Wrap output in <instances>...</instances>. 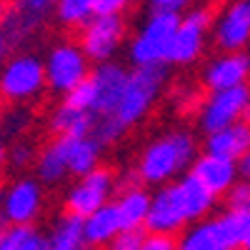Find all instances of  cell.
<instances>
[{"instance_id": "1", "label": "cell", "mask_w": 250, "mask_h": 250, "mask_svg": "<svg viewBox=\"0 0 250 250\" xmlns=\"http://www.w3.org/2000/svg\"><path fill=\"white\" fill-rule=\"evenodd\" d=\"M198 158V143L190 133L175 130L158 140H153L143 150L138 160V175L143 183L150 185H165L175 175L185 173Z\"/></svg>"}, {"instance_id": "2", "label": "cell", "mask_w": 250, "mask_h": 250, "mask_svg": "<svg viewBox=\"0 0 250 250\" xmlns=\"http://www.w3.org/2000/svg\"><path fill=\"white\" fill-rule=\"evenodd\" d=\"M250 223V210L228 208L218 218L195 220L183 238L178 240L180 250H235L243 248V238Z\"/></svg>"}, {"instance_id": "3", "label": "cell", "mask_w": 250, "mask_h": 250, "mask_svg": "<svg viewBox=\"0 0 250 250\" xmlns=\"http://www.w3.org/2000/svg\"><path fill=\"white\" fill-rule=\"evenodd\" d=\"M165 78H168L165 65H135V70L128 75L118 108L110 115H115V120L125 130L133 128L155 105V100L165 85Z\"/></svg>"}, {"instance_id": "4", "label": "cell", "mask_w": 250, "mask_h": 250, "mask_svg": "<svg viewBox=\"0 0 250 250\" xmlns=\"http://www.w3.org/2000/svg\"><path fill=\"white\" fill-rule=\"evenodd\" d=\"M180 23V13L153 10L130 43L133 65H165L170 60L173 38Z\"/></svg>"}, {"instance_id": "5", "label": "cell", "mask_w": 250, "mask_h": 250, "mask_svg": "<svg viewBox=\"0 0 250 250\" xmlns=\"http://www.w3.org/2000/svg\"><path fill=\"white\" fill-rule=\"evenodd\" d=\"M43 85H48L45 60H40L38 55H30V53L15 55L5 60L3 68H0V95L13 103L35 98L43 90Z\"/></svg>"}, {"instance_id": "6", "label": "cell", "mask_w": 250, "mask_h": 250, "mask_svg": "<svg viewBox=\"0 0 250 250\" xmlns=\"http://www.w3.org/2000/svg\"><path fill=\"white\" fill-rule=\"evenodd\" d=\"M90 58L85 55L80 45L73 43H60L55 45L48 58H45V80H48V88L53 93L65 95L68 90H73L78 83H83L90 75L88 68Z\"/></svg>"}, {"instance_id": "7", "label": "cell", "mask_w": 250, "mask_h": 250, "mask_svg": "<svg viewBox=\"0 0 250 250\" xmlns=\"http://www.w3.org/2000/svg\"><path fill=\"white\" fill-rule=\"evenodd\" d=\"M250 108V88L245 85H235V88H223V90H213V95L203 103L200 115H198V125L200 130L215 133L220 128L230 123H238L245 118V110Z\"/></svg>"}, {"instance_id": "8", "label": "cell", "mask_w": 250, "mask_h": 250, "mask_svg": "<svg viewBox=\"0 0 250 250\" xmlns=\"http://www.w3.org/2000/svg\"><path fill=\"white\" fill-rule=\"evenodd\" d=\"M125 38V20L120 15H93L83 25L80 48L95 62L113 60Z\"/></svg>"}, {"instance_id": "9", "label": "cell", "mask_w": 250, "mask_h": 250, "mask_svg": "<svg viewBox=\"0 0 250 250\" xmlns=\"http://www.w3.org/2000/svg\"><path fill=\"white\" fill-rule=\"evenodd\" d=\"M208 30H210V13L208 10L198 8L180 15L168 62H173V65H190V62H195L205 50Z\"/></svg>"}, {"instance_id": "10", "label": "cell", "mask_w": 250, "mask_h": 250, "mask_svg": "<svg viewBox=\"0 0 250 250\" xmlns=\"http://www.w3.org/2000/svg\"><path fill=\"white\" fill-rule=\"evenodd\" d=\"M113 188H115V180H113V173L108 168H98L80 175L78 183L68 190L65 195V210L70 213H78V215H90L93 210L103 208L105 203H110V195H113Z\"/></svg>"}, {"instance_id": "11", "label": "cell", "mask_w": 250, "mask_h": 250, "mask_svg": "<svg viewBox=\"0 0 250 250\" xmlns=\"http://www.w3.org/2000/svg\"><path fill=\"white\" fill-rule=\"evenodd\" d=\"M0 208H3L8 223H35V218L43 210V188H40V180L18 178L15 183H10L3 190Z\"/></svg>"}, {"instance_id": "12", "label": "cell", "mask_w": 250, "mask_h": 250, "mask_svg": "<svg viewBox=\"0 0 250 250\" xmlns=\"http://www.w3.org/2000/svg\"><path fill=\"white\" fill-rule=\"evenodd\" d=\"M213 40L220 50H243L250 43V0H233L213 25Z\"/></svg>"}, {"instance_id": "13", "label": "cell", "mask_w": 250, "mask_h": 250, "mask_svg": "<svg viewBox=\"0 0 250 250\" xmlns=\"http://www.w3.org/2000/svg\"><path fill=\"white\" fill-rule=\"evenodd\" d=\"M128 70H125L120 62H113V60H105V62H98V68L90 73V80H93V113L100 118V115H110L115 113L118 103L123 98V90H125V83H128Z\"/></svg>"}, {"instance_id": "14", "label": "cell", "mask_w": 250, "mask_h": 250, "mask_svg": "<svg viewBox=\"0 0 250 250\" xmlns=\"http://www.w3.org/2000/svg\"><path fill=\"white\" fill-rule=\"evenodd\" d=\"M185 225H188V218H185V210H183V203L178 198L175 183L160 185V190L150 198V210H148V218H145V230L175 235Z\"/></svg>"}, {"instance_id": "15", "label": "cell", "mask_w": 250, "mask_h": 250, "mask_svg": "<svg viewBox=\"0 0 250 250\" xmlns=\"http://www.w3.org/2000/svg\"><path fill=\"white\" fill-rule=\"evenodd\" d=\"M190 173L215 195H225L233 188V183L240 175V165L233 158H225L220 153H210L205 150L203 155H198L190 165Z\"/></svg>"}, {"instance_id": "16", "label": "cell", "mask_w": 250, "mask_h": 250, "mask_svg": "<svg viewBox=\"0 0 250 250\" xmlns=\"http://www.w3.org/2000/svg\"><path fill=\"white\" fill-rule=\"evenodd\" d=\"M250 78V55L243 50H223L220 58L210 60L203 73V83L210 90L245 85Z\"/></svg>"}, {"instance_id": "17", "label": "cell", "mask_w": 250, "mask_h": 250, "mask_svg": "<svg viewBox=\"0 0 250 250\" xmlns=\"http://www.w3.org/2000/svg\"><path fill=\"white\" fill-rule=\"evenodd\" d=\"M205 150L240 160L250 153V120H238L205 135Z\"/></svg>"}, {"instance_id": "18", "label": "cell", "mask_w": 250, "mask_h": 250, "mask_svg": "<svg viewBox=\"0 0 250 250\" xmlns=\"http://www.w3.org/2000/svg\"><path fill=\"white\" fill-rule=\"evenodd\" d=\"M175 190H178V198L183 203V210H185L188 223H195V220L208 218L210 210L215 208V200H218V195L213 190H208V188L193 173L183 175L175 183Z\"/></svg>"}, {"instance_id": "19", "label": "cell", "mask_w": 250, "mask_h": 250, "mask_svg": "<svg viewBox=\"0 0 250 250\" xmlns=\"http://www.w3.org/2000/svg\"><path fill=\"white\" fill-rule=\"evenodd\" d=\"M98 115L93 110L70 105L68 100H62L50 115V130L55 135H70V138H85L93 135Z\"/></svg>"}, {"instance_id": "20", "label": "cell", "mask_w": 250, "mask_h": 250, "mask_svg": "<svg viewBox=\"0 0 250 250\" xmlns=\"http://www.w3.org/2000/svg\"><path fill=\"white\" fill-rule=\"evenodd\" d=\"M58 138H60V143H62V150H65L70 175L80 178V175L95 170L98 165H100V150H103V145H100L93 135H85V138L58 135Z\"/></svg>"}, {"instance_id": "21", "label": "cell", "mask_w": 250, "mask_h": 250, "mask_svg": "<svg viewBox=\"0 0 250 250\" xmlns=\"http://www.w3.org/2000/svg\"><path fill=\"white\" fill-rule=\"evenodd\" d=\"M120 230H123V225H120L115 203H105L90 215H85V248L113 245Z\"/></svg>"}, {"instance_id": "22", "label": "cell", "mask_w": 250, "mask_h": 250, "mask_svg": "<svg viewBox=\"0 0 250 250\" xmlns=\"http://www.w3.org/2000/svg\"><path fill=\"white\" fill-rule=\"evenodd\" d=\"M48 248L53 250H83L85 248V218L78 213H62L48 235Z\"/></svg>"}, {"instance_id": "23", "label": "cell", "mask_w": 250, "mask_h": 250, "mask_svg": "<svg viewBox=\"0 0 250 250\" xmlns=\"http://www.w3.org/2000/svg\"><path fill=\"white\" fill-rule=\"evenodd\" d=\"M150 198L153 195H148L138 185H130L120 193L115 208H118L123 230L125 228H145V218H148V210H150Z\"/></svg>"}, {"instance_id": "24", "label": "cell", "mask_w": 250, "mask_h": 250, "mask_svg": "<svg viewBox=\"0 0 250 250\" xmlns=\"http://www.w3.org/2000/svg\"><path fill=\"white\" fill-rule=\"evenodd\" d=\"M48 235L33 223H8L0 233V250H45Z\"/></svg>"}, {"instance_id": "25", "label": "cell", "mask_w": 250, "mask_h": 250, "mask_svg": "<svg viewBox=\"0 0 250 250\" xmlns=\"http://www.w3.org/2000/svg\"><path fill=\"white\" fill-rule=\"evenodd\" d=\"M35 173H38V180H43V183H48V185H58L62 178L70 173L68 158H65V150H62L60 138H55L50 145H45L43 153L38 155Z\"/></svg>"}, {"instance_id": "26", "label": "cell", "mask_w": 250, "mask_h": 250, "mask_svg": "<svg viewBox=\"0 0 250 250\" xmlns=\"http://www.w3.org/2000/svg\"><path fill=\"white\" fill-rule=\"evenodd\" d=\"M95 15V0H58L55 18L65 28H83Z\"/></svg>"}, {"instance_id": "27", "label": "cell", "mask_w": 250, "mask_h": 250, "mask_svg": "<svg viewBox=\"0 0 250 250\" xmlns=\"http://www.w3.org/2000/svg\"><path fill=\"white\" fill-rule=\"evenodd\" d=\"M40 28V18L30 15V13H23V10H10L5 13L3 18V30L10 40H28L35 30Z\"/></svg>"}, {"instance_id": "28", "label": "cell", "mask_w": 250, "mask_h": 250, "mask_svg": "<svg viewBox=\"0 0 250 250\" xmlns=\"http://www.w3.org/2000/svg\"><path fill=\"white\" fill-rule=\"evenodd\" d=\"M123 133H125V128L115 120V115H100L95 120V128H93V138L103 145V148L115 143L118 138H123Z\"/></svg>"}, {"instance_id": "29", "label": "cell", "mask_w": 250, "mask_h": 250, "mask_svg": "<svg viewBox=\"0 0 250 250\" xmlns=\"http://www.w3.org/2000/svg\"><path fill=\"white\" fill-rule=\"evenodd\" d=\"M93 98H95V93H93V80H90V75L83 80V83H78L73 90L65 93V100L70 103V105L85 108V110H93Z\"/></svg>"}, {"instance_id": "30", "label": "cell", "mask_w": 250, "mask_h": 250, "mask_svg": "<svg viewBox=\"0 0 250 250\" xmlns=\"http://www.w3.org/2000/svg\"><path fill=\"white\" fill-rule=\"evenodd\" d=\"M33 158H35V148L30 143H25V140H18L8 150V163H10L13 170H25L28 165L33 163Z\"/></svg>"}, {"instance_id": "31", "label": "cell", "mask_w": 250, "mask_h": 250, "mask_svg": "<svg viewBox=\"0 0 250 250\" xmlns=\"http://www.w3.org/2000/svg\"><path fill=\"white\" fill-rule=\"evenodd\" d=\"M145 243V228H125L113 240L115 250H143Z\"/></svg>"}, {"instance_id": "32", "label": "cell", "mask_w": 250, "mask_h": 250, "mask_svg": "<svg viewBox=\"0 0 250 250\" xmlns=\"http://www.w3.org/2000/svg\"><path fill=\"white\" fill-rule=\"evenodd\" d=\"M228 208H238V210H250V178L248 180H235L233 188L225 193Z\"/></svg>"}, {"instance_id": "33", "label": "cell", "mask_w": 250, "mask_h": 250, "mask_svg": "<svg viewBox=\"0 0 250 250\" xmlns=\"http://www.w3.org/2000/svg\"><path fill=\"white\" fill-rule=\"evenodd\" d=\"M55 5H58V0H15L18 10L30 13V15L40 18V20H43L48 13H55Z\"/></svg>"}, {"instance_id": "34", "label": "cell", "mask_w": 250, "mask_h": 250, "mask_svg": "<svg viewBox=\"0 0 250 250\" xmlns=\"http://www.w3.org/2000/svg\"><path fill=\"white\" fill-rule=\"evenodd\" d=\"M178 240L170 233H148L143 243V250H175Z\"/></svg>"}, {"instance_id": "35", "label": "cell", "mask_w": 250, "mask_h": 250, "mask_svg": "<svg viewBox=\"0 0 250 250\" xmlns=\"http://www.w3.org/2000/svg\"><path fill=\"white\" fill-rule=\"evenodd\" d=\"M133 0H95V15H123Z\"/></svg>"}, {"instance_id": "36", "label": "cell", "mask_w": 250, "mask_h": 250, "mask_svg": "<svg viewBox=\"0 0 250 250\" xmlns=\"http://www.w3.org/2000/svg\"><path fill=\"white\" fill-rule=\"evenodd\" d=\"M193 0H150L153 10H173V13H180L190 5Z\"/></svg>"}, {"instance_id": "37", "label": "cell", "mask_w": 250, "mask_h": 250, "mask_svg": "<svg viewBox=\"0 0 250 250\" xmlns=\"http://www.w3.org/2000/svg\"><path fill=\"white\" fill-rule=\"evenodd\" d=\"M8 48H10V38L5 35L3 28H0V68H3V62L8 58Z\"/></svg>"}, {"instance_id": "38", "label": "cell", "mask_w": 250, "mask_h": 250, "mask_svg": "<svg viewBox=\"0 0 250 250\" xmlns=\"http://www.w3.org/2000/svg\"><path fill=\"white\" fill-rule=\"evenodd\" d=\"M238 165H240L243 178H250V153H248V155H243V158L238 160Z\"/></svg>"}, {"instance_id": "39", "label": "cell", "mask_w": 250, "mask_h": 250, "mask_svg": "<svg viewBox=\"0 0 250 250\" xmlns=\"http://www.w3.org/2000/svg\"><path fill=\"white\" fill-rule=\"evenodd\" d=\"M5 163H8V148H5V143L0 140V173H3V168H5Z\"/></svg>"}, {"instance_id": "40", "label": "cell", "mask_w": 250, "mask_h": 250, "mask_svg": "<svg viewBox=\"0 0 250 250\" xmlns=\"http://www.w3.org/2000/svg\"><path fill=\"white\" fill-rule=\"evenodd\" d=\"M243 248L250 250V223H248V230H245V238H243Z\"/></svg>"}, {"instance_id": "41", "label": "cell", "mask_w": 250, "mask_h": 250, "mask_svg": "<svg viewBox=\"0 0 250 250\" xmlns=\"http://www.w3.org/2000/svg\"><path fill=\"white\" fill-rule=\"evenodd\" d=\"M5 225H8V218H5V213H3V208H0V233H3Z\"/></svg>"}, {"instance_id": "42", "label": "cell", "mask_w": 250, "mask_h": 250, "mask_svg": "<svg viewBox=\"0 0 250 250\" xmlns=\"http://www.w3.org/2000/svg\"><path fill=\"white\" fill-rule=\"evenodd\" d=\"M5 13H8V10H5L3 5H0V20H3V18H5Z\"/></svg>"}]
</instances>
